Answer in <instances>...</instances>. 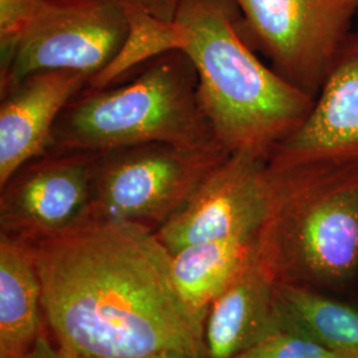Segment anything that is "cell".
I'll list each match as a JSON object with an SVG mask.
<instances>
[{"label": "cell", "instance_id": "19", "mask_svg": "<svg viewBox=\"0 0 358 358\" xmlns=\"http://www.w3.org/2000/svg\"><path fill=\"white\" fill-rule=\"evenodd\" d=\"M26 358H108V357H85V356H77L73 353H69L60 346L53 345L51 341L45 336L38 337L36 345L34 346L32 352ZM141 358H192L180 353H161L150 357Z\"/></svg>", "mask_w": 358, "mask_h": 358}, {"label": "cell", "instance_id": "11", "mask_svg": "<svg viewBox=\"0 0 358 358\" xmlns=\"http://www.w3.org/2000/svg\"><path fill=\"white\" fill-rule=\"evenodd\" d=\"M88 81L75 71H40L0 94V186L50 149L59 115Z\"/></svg>", "mask_w": 358, "mask_h": 358}, {"label": "cell", "instance_id": "2", "mask_svg": "<svg viewBox=\"0 0 358 358\" xmlns=\"http://www.w3.org/2000/svg\"><path fill=\"white\" fill-rule=\"evenodd\" d=\"M174 20L187 36L198 96L217 141L230 153L269 158L299 128L315 97L263 64L235 0H180Z\"/></svg>", "mask_w": 358, "mask_h": 358}, {"label": "cell", "instance_id": "14", "mask_svg": "<svg viewBox=\"0 0 358 358\" xmlns=\"http://www.w3.org/2000/svg\"><path fill=\"white\" fill-rule=\"evenodd\" d=\"M41 284L29 245L0 236V358H26L41 336Z\"/></svg>", "mask_w": 358, "mask_h": 358}, {"label": "cell", "instance_id": "13", "mask_svg": "<svg viewBox=\"0 0 358 358\" xmlns=\"http://www.w3.org/2000/svg\"><path fill=\"white\" fill-rule=\"evenodd\" d=\"M257 236L192 244L171 255V278L195 327L203 333L215 301L257 254Z\"/></svg>", "mask_w": 358, "mask_h": 358}, {"label": "cell", "instance_id": "8", "mask_svg": "<svg viewBox=\"0 0 358 358\" xmlns=\"http://www.w3.org/2000/svg\"><path fill=\"white\" fill-rule=\"evenodd\" d=\"M100 154L50 149L23 164L0 186V236L32 245L88 217Z\"/></svg>", "mask_w": 358, "mask_h": 358}, {"label": "cell", "instance_id": "9", "mask_svg": "<svg viewBox=\"0 0 358 358\" xmlns=\"http://www.w3.org/2000/svg\"><path fill=\"white\" fill-rule=\"evenodd\" d=\"M268 159L230 153L155 231L171 255L192 244L255 236L268 215Z\"/></svg>", "mask_w": 358, "mask_h": 358}, {"label": "cell", "instance_id": "15", "mask_svg": "<svg viewBox=\"0 0 358 358\" xmlns=\"http://www.w3.org/2000/svg\"><path fill=\"white\" fill-rule=\"evenodd\" d=\"M275 310L280 329L358 358V310L355 308L310 287L275 282Z\"/></svg>", "mask_w": 358, "mask_h": 358}, {"label": "cell", "instance_id": "12", "mask_svg": "<svg viewBox=\"0 0 358 358\" xmlns=\"http://www.w3.org/2000/svg\"><path fill=\"white\" fill-rule=\"evenodd\" d=\"M278 329L275 282L256 254L211 304L203 331V358L238 357Z\"/></svg>", "mask_w": 358, "mask_h": 358}, {"label": "cell", "instance_id": "1", "mask_svg": "<svg viewBox=\"0 0 358 358\" xmlns=\"http://www.w3.org/2000/svg\"><path fill=\"white\" fill-rule=\"evenodd\" d=\"M29 247L56 345L85 357L203 358V333L179 299L171 254L152 229L88 217Z\"/></svg>", "mask_w": 358, "mask_h": 358}, {"label": "cell", "instance_id": "17", "mask_svg": "<svg viewBox=\"0 0 358 358\" xmlns=\"http://www.w3.org/2000/svg\"><path fill=\"white\" fill-rule=\"evenodd\" d=\"M235 358H353L320 345L304 336L278 329Z\"/></svg>", "mask_w": 358, "mask_h": 358}, {"label": "cell", "instance_id": "18", "mask_svg": "<svg viewBox=\"0 0 358 358\" xmlns=\"http://www.w3.org/2000/svg\"><path fill=\"white\" fill-rule=\"evenodd\" d=\"M34 4L35 0H0V72L13 59Z\"/></svg>", "mask_w": 358, "mask_h": 358}, {"label": "cell", "instance_id": "5", "mask_svg": "<svg viewBox=\"0 0 358 358\" xmlns=\"http://www.w3.org/2000/svg\"><path fill=\"white\" fill-rule=\"evenodd\" d=\"M230 154L146 142L100 154L88 217L140 223L155 232Z\"/></svg>", "mask_w": 358, "mask_h": 358}, {"label": "cell", "instance_id": "4", "mask_svg": "<svg viewBox=\"0 0 358 358\" xmlns=\"http://www.w3.org/2000/svg\"><path fill=\"white\" fill-rule=\"evenodd\" d=\"M269 173L262 266L275 282L313 288L348 280L358 267V162Z\"/></svg>", "mask_w": 358, "mask_h": 358}, {"label": "cell", "instance_id": "16", "mask_svg": "<svg viewBox=\"0 0 358 358\" xmlns=\"http://www.w3.org/2000/svg\"><path fill=\"white\" fill-rule=\"evenodd\" d=\"M125 7L128 36L115 59L88 81L90 88L109 87L155 57L167 52L183 51L187 45L186 32L176 20H162L129 3Z\"/></svg>", "mask_w": 358, "mask_h": 358}, {"label": "cell", "instance_id": "20", "mask_svg": "<svg viewBox=\"0 0 358 358\" xmlns=\"http://www.w3.org/2000/svg\"><path fill=\"white\" fill-rule=\"evenodd\" d=\"M125 3L137 6L146 13H152L162 20L173 22L178 10L180 0H124Z\"/></svg>", "mask_w": 358, "mask_h": 358}, {"label": "cell", "instance_id": "7", "mask_svg": "<svg viewBox=\"0 0 358 358\" xmlns=\"http://www.w3.org/2000/svg\"><path fill=\"white\" fill-rule=\"evenodd\" d=\"M252 47L280 76L316 97L346 38L358 0H235Z\"/></svg>", "mask_w": 358, "mask_h": 358}, {"label": "cell", "instance_id": "10", "mask_svg": "<svg viewBox=\"0 0 358 358\" xmlns=\"http://www.w3.org/2000/svg\"><path fill=\"white\" fill-rule=\"evenodd\" d=\"M358 162V31L338 52L303 124L271 152L272 170Z\"/></svg>", "mask_w": 358, "mask_h": 358}, {"label": "cell", "instance_id": "6", "mask_svg": "<svg viewBox=\"0 0 358 358\" xmlns=\"http://www.w3.org/2000/svg\"><path fill=\"white\" fill-rule=\"evenodd\" d=\"M122 0H35L0 94L40 71H75L92 78L109 64L128 36Z\"/></svg>", "mask_w": 358, "mask_h": 358}, {"label": "cell", "instance_id": "3", "mask_svg": "<svg viewBox=\"0 0 358 358\" xmlns=\"http://www.w3.org/2000/svg\"><path fill=\"white\" fill-rule=\"evenodd\" d=\"M146 142L195 150L220 146L185 52L164 53L109 87H85L59 115L50 149L105 152Z\"/></svg>", "mask_w": 358, "mask_h": 358}]
</instances>
